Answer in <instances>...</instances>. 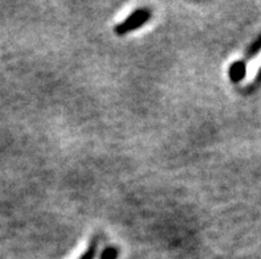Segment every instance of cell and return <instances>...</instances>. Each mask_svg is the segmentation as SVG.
Segmentation results:
<instances>
[{"label": "cell", "instance_id": "277c9868", "mask_svg": "<svg viewBox=\"0 0 261 259\" xmlns=\"http://www.w3.org/2000/svg\"><path fill=\"white\" fill-rule=\"evenodd\" d=\"M118 258V250L116 247H108L101 254V259H117Z\"/></svg>", "mask_w": 261, "mask_h": 259}, {"label": "cell", "instance_id": "3957f363", "mask_svg": "<svg viewBox=\"0 0 261 259\" xmlns=\"http://www.w3.org/2000/svg\"><path fill=\"white\" fill-rule=\"evenodd\" d=\"M98 243H99V238L98 237H94L92 240V242L89 243V247L85 250V253L81 255L80 259H94L97 254V249H98Z\"/></svg>", "mask_w": 261, "mask_h": 259}, {"label": "cell", "instance_id": "7a4b0ae2", "mask_svg": "<svg viewBox=\"0 0 261 259\" xmlns=\"http://www.w3.org/2000/svg\"><path fill=\"white\" fill-rule=\"evenodd\" d=\"M261 70V50L258 52L257 56H255L253 59L249 61V64L245 66V72H244V78H243V82L249 85L257 78L258 73Z\"/></svg>", "mask_w": 261, "mask_h": 259}, {"label": "cell", "instance_id": "6da1fadb", "mask_svg": "<svg viewBox=\"0 0 261 259\" xmlns=\"http://www.w3.org/2000/svg\"><path fill=\"white\" fill-rule=\"evenodd\" d=\"M152 16L151 10L149 8H138L136 10L132 15L126 17L122 23H119L118 25H116L114 28V32L118 36H125L127 33L133 32V31L138 30L141 26L145 25Z\"/></svg>", "mask_w": 261, "mask_h": 259}]
</instances>
